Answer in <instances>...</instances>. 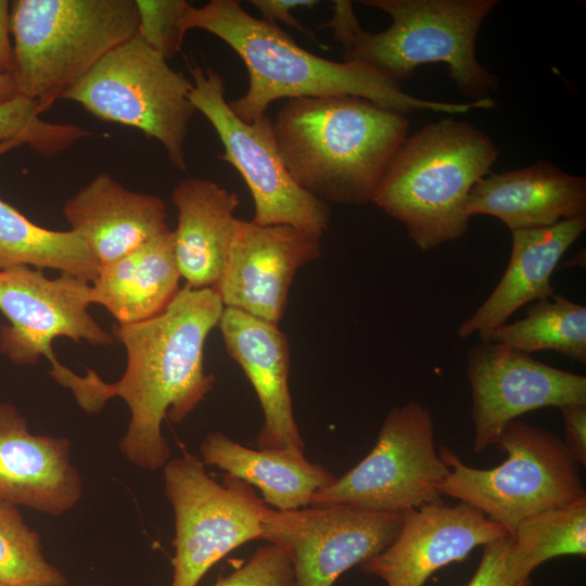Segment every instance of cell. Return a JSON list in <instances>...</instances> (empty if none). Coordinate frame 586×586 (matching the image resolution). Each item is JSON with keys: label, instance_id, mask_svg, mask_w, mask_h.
Wrapping results in <instances>:
<instances>
[{"label": "cell", "instance_id": "1", "mask_svg": "<svg viewBox=\"0 0 586 586\" xmlns=\"http://www.w3.org/2000/svg\"><path fill=\"white\" fill-rule=\"evenodd\" d=\"M222 310L213 289L184 285L157 316L113 327V337L127 354L125 372L117 382L106 383L93 370L81 377L71 369L56 382L88 413L120 397L130 410L120 453L142 470L163 469L170 459L163 421L181 423L213 390L215 378L205 372L204 347Z\"/></svg>", "mask_w": 586, "mask_h": 586}, {"label": "cell", "instance_id": "2", "mask_svg": "<svg viewBox=\"0 0 586 586\" xmlns=\"http://www.w3.org/2000/svg\"><path fill=\"white\" fill-rule=\"evenodd\" d=\"M194 28L215 35L243 61L249 89L228 102L247 123L267 115L273 101L309 97L354 95L403 115L413 111L461 114L489 107L488 100L449 103L415 98L362 63L334 62L305 50L278 24L254 17L237 0H211L200 8L189 3L180 30L186 36Z\"/></svg>", "mask_w": 586, "mask_h": 586}, {"label": "cell", "instance_id": "3", "mask_svg": "<svg viewBox=\"0 0 586 586\" xmlns=\"http://www.w3.org/2000/svg\"><path fill=\"white\" fill-rule=\"evenodd\" d=\"M408 127L406 115L354 95L290 99L272 120L290 176L328 205L372 203Z\"/></svg>", "mask_w": 586, "mask_h": 586}, {"label": "cell", "instance_id": "4", "mask_svg": "<svg viewBox=\"0 0 586 586\" xmlns=\"http://www.w3.org/2000/svg\"><path fill=\"white\" fill-rule=\"evenodd\" d=\"M366 7L387 13L388 28L364 30L351 1L336 0L331 28L344 50L345 62L362 63L399 84L417 67L445 63L459 92L479 101L498 87L495 74L476 59L475 42L485 17L496 0H364Z\"/></svg>", "mask_w": 586, "mask_h": 586}, {"label": "cell", "instance_id": "5", "mask_svg": "<svg viewBox=\"0 0 586 586\" xmlns=\"http://www.w3.org/2000/svg\"><path fill=\"white\" fill-rule=\"evenodd\" d=\"M497 156L492 139L468 122L447 117L429 124L402 143L372 203L429 252L467 232L469 192Z\"/></svg>", "mask_w": 586, "mask_h": 586}, {"label": "cell", "instance_id": "6", "mask_svg": "<svg viewBox=\"0 0 586 586\" xmlns=\"http://www.w3.org/2000/svg\"><path fill=\"white\" fill-rule=\"evenodd\" d=\"M135 0L11 1L17 94L48 111L111 50L138 31Z\"/></svg>", "mask_w": 586, "mask_h": 586}, {"label": "cell", "instance_id": "7", "mask_svg": "<svg viewBox=\"0 0 586 586\" xmlns=\"http://www.w3.org/2000/svg\"><path fill=\"white\" fill-rule=\"evenodd\" d=\"M496 445L508 456L488 469L470 467L441 447L449 468L441 494L476 508L510 536L524 519L586 498L581 466L553 432L513 420Z\"/></svg>", "mask_w": 586, "mask_h": 586}, {"label": "cell", "instance_id": "8", "mask_svg": "<svg viewBox=\"0 0 586 586\" xmlns=\"http://www.w3.org/2000/svg\"><path fill=\"white\" fill-rule=\"evenodd\" d=\"M191 89L192 81L137 34L104 55L61 99L156 139L169 162L187 171L184 143L195 112Z\"/></svg>", "mask_w": 586, "mask_h": 586}, {"label": "cell", "instance_id": "9", "mask_svg": "<svg viewBox=\"0 0 586 586\" xmlns=\"http://www.w3.org/2000/svg\"><path fill=\"white\" fill-rule=\"evenodd\" d=\"M449 473L426 405L410 400L385 417L374 446L355 467L316 492L309 506L349 505L398 513L443 502Z\"/></svg>", "mask_w": 586, "mask_h": 586}, {"label": "cell", "instance_id": "10", "mask_svg": "<svg viewBox=\"0 0 586 586\" xmlns=\"http://www.w3.org/2000/svg\"><path fill=\"white\" fill-rule=\"evenodd\" d=\"M191 454L163 468L165 495L175 515V555L169 586H198L219 560L243 544L262 539L268 508L251 485L226 474L222 483Z\"/></svg>", "mask_w": 586, "mask_h": 586}, {"label": "cell", "instance_id": "11", "mask_svg": "<svg viewBox=\"0 0 586 586\" xmlns=\"http://www.w3.org/2000/svg\"><path fill=\"white\" fill-rule=\"evenodd\" d=\"M188 68L192 76L190 101L217 132L224 146L219 158L239 171L251 191L252 221L288 225L321 238L331 220L330 205L294 182L280 156L272 119L265 115L244 122L231 110L218 72L195 62L188 63Z\"/></svg>", "mask_w": 586, "mask_h": 586}, {"label": "cell", "instance_id": "12", "mask_svg": "<svg viewBox=\"0 0 586 586\" xmlns=\"http://www.w3.org/2000/svg\"><path fill=\"white\" fill-rule=\"evenodd\" d=\"M400 524L402 514L349 505L267 508L262 539L288 555L291 586H333L347 570L384 550Z\"/></svg>", "mask_w": 586, "mask_h": 586}, {"label": "cell", "instance_id": "13", "mask_svg": "<svg viewBox=\"0 0 586 586\" xmlns=\"http://www.w3.org/2000/svg\"><path fill=\"white\" fill-rule=\"evenodd\" d=\"M90 304V282L69 273L49 279L28 266L0 270V311L9 320L0 327V352L17 365H36L43 356L54 366L56 337L111 345L114 337L89 314Z\"/></svg>", "mask_w": 586, "mask_h": 586}, {"label": "cell", "instance_id": "14", "mask_svg": "<svg viewBox=\"0 0 586 586\" xmlns=\"http://www.w3.org/2000/svg\"><path fill=\"white\" fill-rule=\"evenodd\" d=\"M472 394L473 450L496 445L506 425L545 407L586 404V378L491 342L467 353Z\"/></svg>", "mask_w": 586, "mask_h": 586}, {"label": "cell", "instance_id": "15", "mask_svg": "<svg viewBox=\"0 0 586 586\" xmlns=\"http://www.w3.org/2000/svg\"><path fill=\"white\" fill-rule=\"evenodd\" d=\"M320 239L288 225L237 218L225 266L212 289L224 308L278 324L296 271L321 254Z\"/></svg>", "mask_w": 586, "mask_h": 586}, {"label": "cell", "instance_id": "16", "mask_svg": "<svg viewBox=\"0 0 586 586\" xmlns=\"http://www.w3.org/2000/svg\"><path fill=\"white\" fill-rule=\"evenodd\" d=\"M508 535L502 526L466 502L428 505L404 512L393 542L359 566L386 586H423L440 569Z\"/></svg>", "mask_w": 586, "mask_h": 586}, {"label": "cell", "instance_id": "17", "mask_svg": "<svg viewBox=\"0 0 586 586\" xmlns=\"http://www.w3.org/2000/svg\"><path fill=\"white\" fill-rule=\"evenodd\" d=\"M82 496L66 437L37 435L12 404H0V500L58 517Z\"/></svg>", "mask_w": 586, "mask_h": 586}, {"label": "cell", "instance_id": "18", "mask_svg": "<svg viewBox=\"0 0 586 586\" xmlns=\"http://www.w3.org/2000/svg\"><path fill=\"white\" fill-rule=\"evenodd\" d=\"M229 356L251 382L264 412L257 448H300L289 387L290 346L278 324L224 308L218 326Z\"/></svg>", "mask_w": 586, "mask_h": 586}, {"label": "cell", "instance_id": "19", "mask_svg": "<svg viewBox=\"0 0 586 586\" xmlns=\"http://www.w3.org/2000/svg\"><path fill=\"white\" fill-rule=\"evenodd\" d=\"M63 214L100 267L169 229L166 206L158 195L131 191L106 173L98 174L69 198Z\"/></svg>", "mask_w": 586, "mask_h": 586}, {"label": "cell", "instance_id": "20", "mask_svg": "<svg viewBox=\"0 0 586 586\" xmlns=\"http://www.w3.org/2000/svg\"><path fill=\"white\" fill-rule=\"evenodd\" d=\"M466 211L469 217L494 216L511 232L550 227L586 214V179L539 161L480 179L469 192Z\"/></svg>", "mask_w": 586, "mask_h": 586}, {"label": "cell", "instance_id": "21", "mask_svg": "<svg viewBox=\"0 0 586 586\" xmlns=\"http://www.w3.org/2000/svg\"><path fill=\"white\" fill-rule=\"evenodd\" d=\"M586 229V214L544 228L512 231L507 269L475 313L458 328L461 339L476 334L482 342L525 304L555 294L550 279L561 257Z\"/></svg>", "mask_w": 586, "mask_h": 586}, {"label": "cell", "instance_id": "22", "mask_svg": "<svg viewBox=\"0 0 586 586\" xmlns=\"http://www.w3.org/2000/svg\"><path fill=\"white\" fill-rule=\"evenodd\" d=\"M171 200L177 208L173 234L180 277L193 289H212L232 242L238 194L208 179L187 178L175 186Z\"/></svg>", "mask_w": 586, "mask_h": 586}, {"label": "cell", "instance_id": "23", "mask_svg": "<svg viewBox=\"0 0 586 586\" xmlns=\"http://www.w3.org/2000/svg\"><path fill=\"white\" fill-rule=\"evenodd\" d=\"M200 453L204 464L258 487L264 502L279 511L308 507L313 495L337 477L323 466L310 462L304 449H254L221 432L207 434Z\"/></svg>", "mask_w": 586, "mask_h": 586}, {"label": "cell", "instance_id": "24", "mask_svg": "<svg viewBox=\"0 0 586 586\" xmlns=\"http://www.w3.org/2000/svg\"><path fill=\"white\" fill-rule=\"evenodd\" d=\"M180 273L170 229L116 262L101 266L91 284L92 303L128 326L149 320L178 294Z\"/></svg>", "mask_w": 586, "mask_h": 586}, {"label": "cell", "instance_id": "25", "mask_svg": "<svg viewBox=\"0 0 586 586\" xmlns=\"http://www.w3.org/2000/svg\"><path fill=\"white\" fill-rule=\"evenodd\" d=\"M18 145L15 141L0 143V155ZM17 266L58 269L90 283L100 269L76 232L42 228L0 199V270Z\"/></svg>", "mask_w": 586, "mask_h": 586}, {"label": "cell", "instance_id": "26", "mask_svg": "<svg viewBox=\"0 0 586 586\" xmlns=\"http://www.w3.org/2000/svg\"><path fill=\"white\" fill-rule=\"evenodd\" d=\"M484 342L528 355L537 351H555L585 364L586 307L555 293L533 302L523 319L499 326Z\"/></svg>", "mask_w": 586, "mask_h": 586}, {"label": "cell", "instance_id": "27", "mask_svg": "<svg viewBox=\"0 0 586 586\" xmlns=\"http://www.w3.org/2000/svg\"><path fill=\"white\" fill-rule=\"evenodd\" d=\"M507 570L513 582L531 578L544 562L586 556V498L524 519L511 535Z\"/></svg>", "mask_w": 586, "mask_h": 586}, {"label": "cell", "instance_id": "28", "mask_svg": "<svg viewBox=\"0 0 586 586\" xmlns=\"http://www.w3.org/2000/svg\"><path fill=\"white\" fill-rule=\"evenodd\" d=\"M0 583L4 586H65L66 576L49 562L39 534L17 506L0 500Z\"/></svg>", "mask_w": 586, "mask_h": 586}, {"label": "cell", "instance_id": "29", "mask_svg": "<svg viewBox=\"0 0 586 586\" xmlns=\"http://www.w3.org/2000/svg\"><path fill=\"white\" fill-rule=\"evenodd\" d=\"M39 115L37 103L22 95L0 103V143L15 141L40 155L51 156L92 136L79 126L49 123Z\"/></svg>", "mask_w": 586, "mask_h": 586}, {"label": "cell", "instance_id": "30", "mask_svg": "<svg viewBox=\"0 0 586 586\" xmlns=\"http://www.w3.org/2000/svg\"><path fill=\"white\" fill-rule=\"evenodd\" d=\"M140 38L166 60L180 51L184 36L180 20L189 4L184 0H135Z\"/></svg>", "mask_w": 586, "mask_h": 586}, {"label": "cell", "instance_id": "31", "mask_svg": "<svg viewBox=\"0 0 586 586\" xmlns=\"http://www.w3.org/2000/svg\"><path fill=\"white\" fill-rule=\"evenodd\" d=\"M292 578L288 555L278 546L268 544L214 586H291Z\"/></svg>", "mask_w": 586, "mask_h": 586}, {"label": "cell", "instance_id": "32", "mask_svg": "<svg viewBox=\"0 0 586 586\" xmlns=\"http://www.w3.org/2000/svg\"><path fill=\"white\" fill-rule=\"evenodd\" d=\"M510 535L482 546L480 563L466 586H532L531 578L513 582L507 570V555L511 546Z\"/></svg>", "mask_w": 586, "mask_h": 586}, {"label": "cell", "instance_id": "33", "mask_svg": "<svg viewBox=\"0 0 586 586\" xmlns=\"http://www.w3.org/2000/svg\"><path fill=\"white\" fill-rule=\"evenodd\" d=\"M262 14V20L277 24L284 23L288 26L295 28L297 31L307 36L310 40L317 41L313 31L303 26L292 11L296 8H314L319 3L317 0H251Z\"/></svg>", "mask_w": 586, "mask_h": 586}, {"label": "cell", "instance_id": "34", "mask_svg": "<svg viewBox=\"0 0 586 586\" xmlns=\"http://www.w3.org/2000/svg\"><path fill=\"white\" fill-rule=\"evenodd\" d=\"M563 426V443L579 466H586V404H574L560 408Z\"/></svg>", "mask_w": 586, "mask_h": 586}, {"label": "cell", "instance_id": "35", "mask_svg": "<svg viewBox=\"0 0 586 586\" xmlns=\"http://www.w3.org/2000/svg\"><path fill=\"white\" fill-rule=\"evenodd\" d=\"M11 1L0 0V73L10 75L13 65L11 35Z\"/></svg>", "mask_w": 586, "mask_h": 586}, {"label": "cell", "instance_id": "36", "mask_svg": "<svg viewBox=\"0 0 586 586\" xmlns=\"http://www.w3.org/2000/svg\"><path fill=\"white\" fill-rule=\"evenodd\" d=\"M16 95L18 94L12 77L0 73V103L8 102Z\"/></svg>", "mask_w": 586, "mask_h": 586}, {"label": "cell", "instance_id": "37", "mask_svg": "<svg viewBox=\"0 0 586 586\" xmlns=\"http://www.w3.org/2000/svg\"><path fill=\"white\" fill-rule=\"evenodd\" d=\"M0 586H4V585H2V584L0 583Z\"/></svg>", "mask_w": 586, "mask_h": 586}]
</instances>
